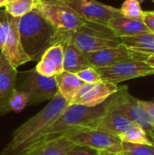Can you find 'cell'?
<instances>
[{"instance_id":"obj_23","label":"cell","mask_w":154,"mask_h":155,"mask_svg":"<svg viewBox=\"0 0 154 155\" xmlns=\"http://www.w3.org/2000/svg\"><path fill=\"white\" fill-rule=\"evenodd\" d=\"M120 13L127 18L142 20L143 11L137 0H125L120 8Z\"/></svg>"},{"instance_id":"obj_31","label":"cell","mask_w":154,"mask_h":155,"mask_svg":"<svg viewBox=\"0 0 154 155\" xmlns=\"http://www.w3.org/2000/svg\"><path fill=\"white\" fill-rule=\"evenodd\" d=\"M144 61L146 62L147 64H149L151 67H152L154 69V54H150L147 55L144 59Z\"/></svg>"},{"instance_id":"obj_7","label":"cell","mask_w":154,"mask_h":155,"mask_svg":"<svg viewBox=\"0 0 154 155\" xmlns=\"http://www.w3.org/2000/svg\"><path fill=\"white\" fill-rule=\"evenodd\" d=\"M107 109L117 111L128 117L136 125L142 127L149 135L154 130V124L148 114L140 106L139 100L133 97L127 86L119 87L118 91L107 100Z\"/></svg>"},{"instance_id":"obj_12","label":"cell","mask_w":154,"mask_h":155,"mask_svg":"<svg viewBox=\"0 0 154 155\" xmlns=\"http://www.w3.org/2000/svg\"><path fill=\"white\" fill-rule=\"evenodd\" d=\"M20 17H14L8 15V23H9V31L8 35L5 41V44L1 50V53L10 63L14 68L30 62V58L25 53L23 46L21 45L18 25Z\"/></svg>"},{"instance_id":"obj_29","label":"cell","mask_w":154,"mask_h":155,"mask_svg":"<svg viewBox=\"0 0 154 155\" xmlns=\"http://www.w3.org/2000/svg\"><path fill=\"white\" fill-rule=\"evenodd\" d=\"M142 21L147 29L154 34V11H143Z\"/></svg>"},{"instance_id":"obj_5","label":"cell","mask_w":154,"mask_h":155,"mask_svg":"<svg viewBox=\"0 0 154 155\" xmlns=\"http://www.w3.org/2000/svg\"><path fill=\"white\" fill-rule=\"evenodd\" d=\"M65 36L84 54L122 45L120 39L113 34L109 27L102 25L84 26L74 32H65Z\"/></svg>"},{"instance_id":"obj_21","label":"cell","mask_w":154,"mask_h":155,"mask_svg":"<svg viewBox=\"0 0 154 155\" xmlns=\"http://www.w3.org/2000/svg\"><path fill=\"white\" fill-rule=\"evenodd\" d=\"M37 0H8L5 12L14 17H22L33 11Z\"/></svg>"},{"instance_id":"obj_27","label":"cell","mask_w":154,"mask_h":155,"mask_svg":"<svg viewBox=\"0 0 154 155\" xmlns=\"http://www.w3.org/2000/svg\"><path fill=\"white\" fill-rule=\"evenodd\" d=\"M9 31L8 14L5 11H0V50L3 49Z\"/></svg>"},{"instance_id":"obj_17","label":"cell","mask_w":154,"mask_h":155,"mask_svg":"<svg viewBox=\"0 0 154 155\" xmlns=\"http://www.w3.org/2000/svg\"><path fill=\"white\" fill-rule=\"evenodd\" d=\"M107 25L113 34L119 39L150 32L142 20L127 18L120 12L111 18Z\"/></svg>"},{"instance_id":"obj_36","label":"cell","mask_w":154,"mask_h":155,"mask_svg":"<svg viewBox=\"0 0 154 155\" xmlns=\"http://www.w3.org/2000/svg\"><path fill=\"white\" fill-rule=\"evenodd\" d=\"M152 2H153V3H154V0H152Z\"/></svg>"},{"instance_id":"obj_34","label":"cell","mask_w":154,"mask_h":155,"mask_svg":"<svg viewBox=\"0 0 154 155\" xmlns=\"http://www.w3.org/2000/svg\"><path fill=\"white\" fill-rule=\"evenodd\" d=\"M8 0H0V7L5 6V5L7 4Z\"/></svg>"},{"instance_id":"obj_8","label":"cell","mask_w":154,"mask_h":155,"mask_svg":"<svg viewBox=\"0 0 154 155\" xmlns=\"http://www.w3.org/2000/svg\"><path fill=\"white\" fill-rule=\"evenodd\" d=\"M25 76L15 90L24 92L28 96V105H35L45 101H51L58 93L55 77H46L36 72L34 68L25 73Z\"/></svg>"},{"instance_id":"obj_1","label":"cell","mask_w":154,"mask_h":155,"mask_svg":"<svg viewBox=\"0 0 154 155\" xmlns=\"http://www.w3.org/2000/svg\"><path fill=\"white\" fill-rule=\"evenodd\" d=\"M70 104L57 93L38 114L14 131L0 155H25L44 143L48 130Z\"/></svg>"},{"instance_id":"obj_10","label":"cell","mask_w":154,"mask_h":155,"mask_svg":"<svg viewBox=\"0 0 154 155\" xmlns=\"http://www.w3.org/2000/svg\"><path fill=\"white\" fill-rule=\"evenodd\" d=\"M67 5L86 21L108 26L111 18L120 12V9L104 5L96 0H56Z\"/></svg>"},{"instance_id":"obj_3","label":"cell","mask_w":154,"mask_h":155,"mask_svg":"<svg viewBox=\"0 0 154 155\" xmlns=\"http://www.w3.org/2000/svg\"><path fill=\"white\" fill-rule=\"evenodd\" d=\"M106 111V101L97 106L93 107L80 104H69L62 113V114L51 125L44 141L53 140L61 137L66 132L83 128L89 123L104 114Z\"/></svg>"},{"instance_id":"obj_14","label":"cell","mask_w":154,"mask_h":155,"mask_svg":"<svg viewBox=\"0 0 154 155\" xmlns=\"http://www.w3.org/2000/svg\"><path fill=\"white\" fill-rule=\"evenodd\" d=\"M17 71L0 53V116L11 112L9 101L15 90Z\"/></svg>"},{"instance_id":"obj_4","label":"cell","mask_w":154,"mask_h":155,"mask_svg":"<svg viewBox=\"0 0 154 155\" xmlns=\"http://www.w3.org/2000/svg\"><path fill=\"white\" fill-rule=\"evenodd\" d=\"M34 10L54 27L63 32H74L84 26L99 25L86 21L73 9L56 0H37Z\"/></svg>"},{"instance_id":"obj_13","label":"cell","mask_w":154,"mask_h":155,"mask_svg":"<svg viewBox=\"0 0 154 155\" xmlns=\"http://www.w3.org/2000/svg\"><path fill=\"white\" fill-rule=\"evenodd\" d=\"M134 125L136 124L123 114L114 110L107 109L106 113L100 116L98 119L89 123L84 127L79 129L101 130L119 136Z\"/></svg>"},{"instance_id":"obj_18","label":"cell","mask_w":154,"mask_h":155,"mask_svg":"<svg viewBox=\"0 0 154 155\" xmlns=\"http://www.w3.org/2000/svg\"><path fill=\"white\" fill-rule=\"evenodd\" d=\"M61 43L64 46V71L76 74L90 67L84 54L66 38L65 32L64 33V40Z\"/></svg>"},{"instance_id":"obj_30","label":"cell","mask_w":154,"mask_h":155,"mask_svg":"<svg viewBox=\"0 0 154 155\" xmlns=\"http://www.w3.org/2000/svg\"><path fill=\"white\" fill-rule=\"evenodd\" d=\"M140 106L148 114L150 119L154 124V101H141L139 100Z\"/></svg>"},{"instance_id":"obj_33","label":"cell","mask_w":154,"mask_h":155,"mask_svg":"<svg viewBox=\"0 0 154 155\" xmlns=\"http://www.w3.org/2000/svg\"><path fill=\"white\" fill-rule=\"evenodd\" d=\"M99 155H122V154H117V153H106V152H99Z\"/></svg>"},{"instance_id":"obj_32","label":"cell","mask_w":154,"mask_h":155,"mask_svg":"<svg viewBox=\"0 0 154 155\" xmlns=\"http://www.w3.org/2000/svg\"><path fill=\"white\" fill-rule=\"evenodd\" d=\"M148 137H149V139L151 140V142L152 143V144H154V130L148 135Z\"/></svg>"},{"instance_id":"obj_20","label":"cell","mask_w":154,"mask_h":155,"mask_svg":"<svg viewBox=\"0 0 154 155\" xmlns=\"http://www.w3.org/2000/svg\"><path fill=\"white\" fill-rule=\"evenodd\" d=\"M58 93L70 104L84 83L74 73L62 72L54 76Z\"/></svg>"},{"instance_id":"obj_16","label":"cell","mask_w":154,"mask_h":155,"mask_svg":"<svg viewBox=\"0 0 154 155\" xmlns=\"http://www.w3.org/2000/svg\"><path fill=\"white\" fill-rule=\"evenodd\" d=\"M36 72L46 77L55 76L64 72V46L57 43L48 48L34 67Z\"/></svg>"},{"instance_id":"obj_2","label":"cell","mask_w":154,"mask_h":155,"mask_svg":"<svg viewBox=\"0 0 154 155\" xmlns=\"http://www.w3.org/2000/svg\"><path fill=\"white\" fill-rule=\"evenodd\" d=\"M18 32L21 45L31 61H39L44 52L64 39L57 30L34 9L20 17Z\"/></svg>"},{"instance_id":"obj_28","label":"cell","mask_w":154,"mask_h":155,"mask_svg":"<svg viewBox=\"0 0 154 155\" xmlns=\"http://www.w3.org/2000/svg\"><path fill=\"white\" fill-rule=\"evenodd\" d=\"M65 155H99V152L88 147L77 146L75 145L71 151Z\"/></svg>"},{"instance_id":"obj_9","label":"cell","mask_w":154,"mask_h":155,"mask_svg":"<svg viewBox=\"0 0 154 155\" xmlns=\"http://www.w3.org/2000/svg\"><path fill=\"white\" fill-rule=\"evenodd\" d=\"M101 80L118 84L133 78L154 74V69L141 59H127L109 66L95 68Z\"/></svg>"},{"instance_id":"obj_22","label":"cell","mask_w":154,"mask_h":155,"mask_svg":"<svg viewBox=\"0 0 154 155\" xmlns=\"http://www.w3.org/2000/svg\"><path fill=\"white\" fill-rule=\"evenodd\" d=\"M122 143H138V144H152L149 139L146 132L140 126L134 125L130 128L125 133L119 135Z\"/></svg>"},{"instance_id":"obj_35","label":"cell","mask_w":154,"mask_h":155,"mask_svg":"<svg viewBox=\"0 0 154 155\" xmlns=\"http://www.w3.org/2000/svg\"><path fill=\"white\" fill-rule=\"evenodd\" d=\"M137 1L141 4V3H143V2H144V1H146V0H137Z\"/></svg>"},{"instance_id":"obj_24","label":"cell","mask_w":154,"mask_h":155,"mask_svg":"<svg viewBox=\"0 0 154 155\" xmlns=\"http://www.w3.org/2000/svg\"><path fill=\"white\" fill-rule=\"evenodd\" d=\"M122 155H154V144L123 143Z\"/></svg>"},{"instance_id":"obj_26","label":"cell","mask_w":154,"mask_h":155,"mask_svg":"<svg viewBox=\"0 0 154 155\" xmlns=\"http://www.w3.org/2000/svg\"><path fill=\"white\" fill-rule=\"evenodd\" d=\"M84 84H94L101 82V77L94 67H87L75 74Z\"/></svg>"},{"instance_id":"obj_11","label":"cell","mask_w":154,"mask_h":155,"mask_svg":"<svg viewBox=\"0 0 154 155\" xmlns=\"http://www.w3.org/2000/svg\"><path fill=\"white\" fill-rule=\"evenodd\" d=\"M118 89V84L103 81L94 84H84L73 98L70 104H80L90 107L97 106L104 103Z\"/></svg>"},{"instance_id":"obj_19","label":"cell","mask_w":154,"mask_h":155,"mask_svg":"<svg viewBox=\"0 0 154 155\" xmlns=\"http://www.w3.org/2000/svg\"><path fill=\"white\" fill-rule=\"evenodd\" d=\"M75 144L65 136L44 141L25 155H65Z\"/></svg>"},{"instance_id":"obj_15","label":"cell","mask_w":154,"mask_h":155,"mask_svg":"<svg viewBox=\"0 0 154 155\" xmlns=\"http://www.w3.org/2000/svg\"><path fill=\"white\" fill-rule=\"evenodd\" d=\"M84 56L89 65L94 68L105 67L121 61L135 58L134 53L129 50L123 45H121L117 47L105 48L92 53H86L84 54Z\"/></svg>"},{"instance_id":"obj_25","label":"cell","mask_w":154,"mask_h":155,"mask_svg":"<svg viewBox=\"0 0 154 155\" xmlns=\"http://www.w3.org/2000/svg\"><path fill=\"white\" fill-rule=\"evenodd\" d=\"M26 105H28L27 94L24 92L15 90L9 101L10 111L15 113H20L25 109Z\"/></svg>"},{"instance_id":"obj_6","label":"cell","mask_w":154,"mask_h":155,"mask_svg":"<svg viewBox=\"0 0 154 155\" xmlns=\"http://www.w3.org/2000/svg\"><path fill=\"white\" fill-rule=\"evenodd\" d=\"M65 136L77 146L88 147L98 152L121 154L123 143L118 135L93 129H75L66 132Z\"/></svg>"}]
</instances>
